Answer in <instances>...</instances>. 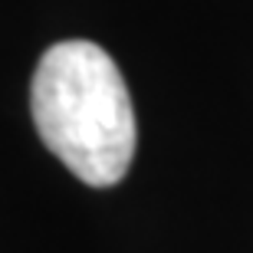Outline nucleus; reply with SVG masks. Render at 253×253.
Masks as SVG:
<instances>
[{"instance_id":"f257e3e1","label":"nucleus","mask_w":253,"mask_h":253,"mask_svg":"<svg viewBox=\"0 0 253 253\" xmlns=\"http://www.w3.org/2000/svg\"><path fill=\"white\" fill-rule=\"evenodd\" d=\"M40 138L89 188H112L135 158V109L115 59L99 43L49 46L30 83Z\"/></svg>"}]
</instances>
